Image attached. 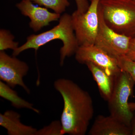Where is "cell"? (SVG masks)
I'll use <instances>...</instances> for the list:
<instances>
[{"label": "cell", "mask_w": 135, "mask_h": 135, "mask_svg": "<svg viewBox=\"0 0 135 135\" xmlns=\"http://www.w3.org/2000/svg\"><path fill=\"white\" fill-rule=\"evenodd\" d=\"M16 6L22 15L30 18L29 27L35 32L57 21L61 17L60 14L50 12L47 8L35 6L31 0H22Z\"/></svg>", "instance_id": "obj_9"}, {"label": "cell", "mask_w": 135, "mask_h": 135, "mask_svg": "<svg viewBox=\"0 0 135 135\" xmlns=\"http://www.w3.org/2000/svg\"><path fill=\"white\" fill-rule=\"evenodd\" d=\"M33 3L40 6L54 11L57 14L61 15L65 12L66 8L69 7L70 3L68 0H31Z\"/></svg>", "instance_id": "obj_14"}, {"label": "cell", "mask_w": 135, "mask_h": 135, "mask_svg": "<svg viewBox=\"0 0 135 135\" xmlns=\"http://www.w3.org/2000/svg\"><path fill=\"white\" fill-rule=\"evenodd\" d=\"M129 106L132 112H134L135 111V103H129Z\"/></svg>", "instance_id": "obj_21"}, {"label": "cell", "mask_w": 135, "mask_h": 135, "mask_svg": "<svg viewBox=\"0 0 135 135\" xmlns=\"http://www.w3.org/2000/svg\"><path fill=\"white\" fill-rule=\"evenodd\" d=\"M89 135H131L129 127L114 116H97L89 131Z\"/></svg>", "instance_id": "obj_10"}, {"label": "cell", "mask_w": 135, "mask_h": 135, "mask_svg": "<svg viewBox=\"0 0 135 135\" xmlns=\"http://www.w3.org/2000/svg\"><path fill=\"white\" fill-rule=\"evenodd\" d=\"M135 84L130 74L121 70L115 76L113 91L108 101L110 115L129 127L134 112L129 108L128 99L133 94Z\"/></svg>", "instance_id": "obj_4"}, {"label": "cell", "mask_w": 135, "mask_h": 135, "mask_svg": "<svg viewBox=\"0 0 135 135\" xmlns=\"http://www.w3.org/2000/svg\"><path fill=\"white\" fill-rule=\"evenodd\" d=\"M125 56L135 62V37L131 38L127 53Z\"/></svg>", "instance_id": "obj_18"}, {"label": "cell", "mask_w": 135, "mask_h": 135, "mask_svg": "<svg viewBox=\"0 0 135 135\" xmlns=\"http://www.w3.org/2000/svg\"><path fill=\"white\" fill-rule=\"evenodd\" d=\"M0 96L9 101L13 107L17 109H28L40 113V111L34 107L32 104L20 97L16 91L1 80L0 81Z\"/></svg>", "instance_id": "obj_13"}, {"label": "cell", "mask_w": 135, "mask_h": 135, "mask_svg": "<svg viewBox=\"0 0 135 135\" xmlns=\"http://www.w3.org/2000/svg\"><path fill=\"white\" fill-rule=\"evenodd\" d=\"M75 58L80 64L92 63L110 76H116L121 71L117 59L109 55L95 44L79 46Z\"/></svg>", "instance_id": "obj_7"}, {"label": "cell", "mask_w": 135, "mask_h": 135, "mask_svg": "<svg viewBox=\"0 0 135 135\" xmlns=\"http://www.w3.org/2000/svg\"><path fill=\"white\" fill-rule=\"evenodd\" d=\"M133 1H134L135 2V0H133Z\"/></svg>", "instance_id": "obj_22"}, {"label": "cell", "mask_w": 135, "mask_h": 135, "mask_svg": "<svg viewBox=\"0 0 135 135\" xmlns=\"http://www.w3.org/2000/svg\"><path fill=\"white\" fill-rule=\"evenodd\" d=\"M77 6L76 11L80 13L86 12L89 7V5L88 0H75Z\"/></svg>", "instance_id": "obj_19"}, {"label": "cell", "mask_w": 135, "mask_h": 135, "mask_svg": "<svg viewBox=\"0 0 135 135\" xmlns=\"http://www.w3.org/2000/svg\"><path fill=\"white\" fill-rule=\"evenodd\" d=\"M21 115L17 112L8 110L0 113V126L7 131L9 135H35L37 129L21 121Z\"/></svg>", "instance_id": "obj_11"}, {"label": "cell", "mask_w": 135, "mask_h": 135, "mask_svg": "<svg viewBox=\"0 0 135 135\" xmlns=\"http://www.w3.org/2000/svg\"><path fill=\"white\" fill-rule=\"evenodd\" d=\"M56 40H60L63 44L60 50V65L62 66L65 58L75 54L79 46L73 27L71 15L65 13L60 17L58 24L52 29L28 36L25 43L13 51L12 56H17L29 49L36 51L40 47Z\"/></svg>", "instance_id": "obj_2"}, {"label": "cell", "mask_w": 135, "mask_h": 135, "mask_svg": "<svg viewBox=\"0 0 135 135\" xmlns=\"http://www.w3.org/2000/svg\"><path fill=\"white\" fill-rule=\"evenodd\" d=\"M105 22L114 31L135 37V2L133 0H100Z\"/></svg>", "instance_id": "obj_3"}, {"label": "cell", "mask_w": 135, "mask_h": 135, "mask_svg": "<svg viewBox=\"0 0 135 135\" xmlns=\"http://www.w3.org/2000/svg\"><path fill=\"white\" fill-rule=\"evenodd\" d=\"M100 0H90L85 12L76 10L71 15L73 27L79 46L94 45L99 26L98 6Z\"/></svg>", "instance_id": "obj_5"}, {"label": "cell", "mask_w": 135, "mask_h": 135, "mask_svg": "<svg viewBox=\"0 0 135 135\" xmlns=\"http://www.w3.org/2000/svg\"><path fill=\"white\" fill-rule=\"evenodd\" d=\"M62 127L61 121L55 120L48 126L36 131L35 135H63Z\"/></svg>", "instance_id": "obj_16"}, {"label": "cell", "mask_w": 135, "mask_h": 135, "mask_svg": "<svg viewBox=\"0 0 135 135\" xmlns=\"http://www.w3.org/2000/svg\"><path fill=\"white\" fill-rule=\"evenodd\" d=\"M98 16L99 28L94 44L114 58L126 56L132 38L118 33L107 26L99 6Z\"/></svg>", "instance_id": "obj_6"}, {"label": "cell", "mask_w": 135, "mask_h": 135, "mask_svg": "<svg viewBox=\"0 0 135 135\" xmlns=\"http://www.w3.org/2000/svg\"><path fill=\"white\" fill-rule=\"evenodd\" d=\"M97 84L100 94L105 101L110 98L114 87L115 76H110L92 63L86 64Z\"/></svg>", "instance_id": "obj_12"}, {"label": "cell", "mask_w": 135, "mask_h": 135, "mask_svg": "<svg viewBox=\"0 0 135 135\" xmlns=\"http://www.w3.org/2000/svg\"><path fill=\"white\" fill-rule=\"evenodd\" d=\"M130 128L131 135H135V112L133 113V118L131 121Z\"/></svg>", "instance_id": "obj_20"}, {"label": "cell", "mask_w": 135, "mask_h": 135, "mask_svg": "<svg viewBox=\"0 0 135 135\" xmlns=\"http://www.w3.org/2000/svg\"><path fill=\"white\" fill-rule=\"evenodd\" d=\"M15 36L8 30H0V51H4L7 49L14 50L17 48L18 42L14 41Z\"/></svg>", "instance_id": "obj_15"}, {"label": "cell", "mask_w": 135, "mask_h": 135, "mask_svg": "<svg viewBox=\"0 0 135 135\" xmlns=\"http://www.w3.org/2000/svg\"><path fill=\"white\" fill-rule=\"evenodd\" d=\"M118 65L122 71L130 74L135 81V62L124 56L117 58Z\"/></svg>", "instance_id": "obj_17"}, {"label": "cell", "mask_w": 135, "mask_h": 135, "mask_svg": "<svg viewBox=\"0 0 135 135\" xmlns=\"http://www.w3.org/2000/svg\"><path fill=\"white\" fill-rule=\"evenodd\" d=\"M54 86L64 101L60 120L63 135H85L94 116V104L91 96L68 79L56 80Z\"/></svg>", "instance_id": "obj_1"}, {"label": "cell", "mask_w": 135, "mask_h": 135, "mask_svg": "<svg viewBox=\"0 0 135 135\" xmlns=\"http://www.w3.org/2000/svg\"><path fill=\"white\" fill-rule=\"evenodd\" d=\"M29 70V66L25 62L16 56H11L5 51H0V79L12 88L20 86L30 94V89L23 81Z\"/></svg>", "instance_id": "obj_8"}]
</instances>
